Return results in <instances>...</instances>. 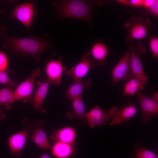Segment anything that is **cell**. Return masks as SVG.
<instances>
[{
	"instance_id": "1",
	"label": "cell",
	"mask_w": 158,
	"mask_h": 158,
	"mask_svg": "<svg viewBox=\"0 0 158 158\" xmlns=\"http://www.w3.org/2000/svg\"><path fill=\"white\" fill-rule=\"evenodd\" d=\"M6 30L5 27L0 28V37L4 41L2 47L15 55L30 56L38 62L42 54L51 46L50 41L46 37L32 36L13 37L5 34Z\"/></svg>"
},
{
	"instance_id": "2",
	"label": "cell",
	"mask_w": 158,
	"mask_h": 158,
	"mask_svg": "<svg viewBox=\"0 0 158 158\" xmlns=\"http://www.w3.org/2000/svg\"><path fill=\"white\" fill-rule=\"evenodd\" d=\"M104 3L103 0H65L54 1L52 4L58 19H79L86 21L91 27L93 23L92 14L94 9L103 6Z\"/></svg>"
},
{
	"instance_id": "3",
	"label": "cell",
	"mask_w": 158,
	"mask_h": 158,
	"mask_svg": "<svg viewBox=\"0 0 158 158\" xmlns=\"http://www.w3.org/2000/svg\"><path fill=\"white\" fill-rule=\"evenodd\" d=\"M124 27L127 29L125 40L128 44L147 37L152 28L150 20L143 12L131 17L125 23Z\"/></svg>"
},
{
	"instance_id": "4",
	"label": "cell",
	"mask_w": 158,
	"mask_h": 158,
	"mask_svg": "<svg viewBox=\"0 0 158 158\" xmlns=\"http://www.w3.org/2000/svg\"><path fill=\"white\" fill-rule=\"evenodd\" d=\"M40 69L37 68L32 71L30 76L19 84L13 91L12 103L23 100L24 103H32V96L36 79L40 75Z\"/></svg>"
},
{
	"instance_id": "5",
	"label": "cell",
	"mask_w": 158,
	"mask_h": 158,
	"mask_svg": "<svg viewBox=\"0 0 158 158\" xmlns=\"http://www.w3.org/2000/svg\"><path fill=\"white\" fill-rule=\"evenodd\" d=\"M111 75L112 86L121 80L127 82L134 77L132 71L130 52L128 49L113 68Z\"/></svg>"
},
{
	"instance_id": "6",
	"label": "cell",
	"mask_w": 158,
	"mask_h": 158,
	"mask_svg": "<svg viewBox=\"0 0 158 158\" xmlns=\"http://www.w3.org/2000/svg\"><path fill=\"white\" fill-rule=\"evenodd\" d=\"M23 121L25 125L24 129L11 135L8 140V145L11 152V156L21 157V152L26 143L32 121L27 118L24 119Z\"/></svg>"
},
{
	"instance_id": "7",
	"label": "cell",
	"mask_w": 158,
	"mask_h": 158,
	"mask_svg": "<svg viewBox=\"0 0 158 158\" xmlns=\"http://www.w3.org/2000/svg\"><path fill=\"white\" fill-rule=\"evenodd\" d=\"M109 112L110 114L111 121L109 125L113 126L128 121L134 117L137 113V109L133 103L129 102L119 109L116 106H113Z\"/></svg>"
},
{
	"instance_id": "8",
	"label": "cell",
	"mask_w": 158,
	"mask_h": 158,
	"mask_svg": "<svg viewBox=\"0 0 158 158\" xmlns=\"http://www.w3.org/2000/svg\"><path fill=\"white\" fill-rule=\"evenodd\" d=\"M46 124V122L42 120L32 122L30 130L31 134L29 139L42 150L51 149V147L44 130Z\"/></svg>"
},
{
	"instance_id": "9",
	"label": "cell",
	"mask_w": 158,
	"mask_h": 158,
	"mask_svg": "<svg viewBox=\"0 0 158 158\" xmlns=\"http://www.w3.org/2000/svg\"><path fill=\"white\" fill-rule=\"evenodd\" d=\"M96 63L90 55L89 51L87 52L82 57L80 61L69 70L66 71V74L72 78L73 81L83 79L91 69L94 68Z\"/></svg>"
},
{
	"instance_id": "10",
	"label": "cell",
	"mask_w": 158,
	"mask_h": 158,
	"mask_svg": "<svg viewBox=\"0 0 158 158\" xmlns=\"http://www.w3.org/2000/svg\"><path fill=\"white\" fill-rule=\"evenodd\" d=\"M139 105L141 109V112L143 118L142 122L147 124L151 120L152 118L158 113V102L153 99L151 96L145 95L141 92L137 94Z\"/></svg>"
},
{
	"instance_id": "11",
	"label": "cell",
	"mask_w": 158,
	"mask_h": 158,
	"mask_svg": "<svg viewBox=\"0 0 158 158\" xmlns=\"http://www.w3.org/2000/svg\"><path fill=\"white\" fill-rule=\"evenodd\" d=\"M34 11V6L32 3L21 4L16 6L9 18L17 19L28 29L32 23Z\"/></svg>"
},
{
	"instance_id": "12",
	"label": "cell",
	"mask_w": 158,
	"mask_h": 158,
	"mask_svg": "<svg viewBox=\"0 0 158 158\" xmlns=\"http://www.w3.org/2000/svg\"><path fill=\"white\" fill-rule=\"evenodd\" d=\"M131 65L133 76L144 74V71L141 57L146 51L145 47L141 43L136 44H129Z\"/></svg>"
},
{
	"instance_id": "13",
	"label": "cell",
	"mask_w": 158,
	"mask_h": 158,
	"mask_svg": "<svg viewBox=\"0 0 158 158\" xmlns=\"http://www.w3.org/2000/svg\"><path fill=\"white\" fill-rule=\"evenodd\" d=\"M66 69L63 66L61 56L56 60L48 61L46 64L45 73L46 78L50 84L59 85L61 82L63 71Z\"/></svg>"
},
{
	"instance_id": "14",
	"label": "cell",
	"mask_w": 158,
	"mask_h": 158,
	"mask_svg": "<svg viewBox=\"0 0 158 158\" xmlns=\"http://www.w3.org/2000/svg\"><path fill=\"white\" fill-rule=\"evenodd\" d=\"M86 122L91 128L102 126L110 120L109 111L101 109L98 105L86 112Z\"/></svg>"
},
{
	"instance_id": "15",
	"label": "cell",
	"mask_w": 158,
	"mask_h": 158,
	"mask_svg": "<svg viewBox=\"0 0 158 158\" xmlns=\"http://www.w3.org/2000/svg\"><path fill=\"white\" fill-rule=\"evenodd\" d=\"M50 83L46 77L41 82L36 84L37 89L33 97V110L34 111L45 113L46 110L42 107L44 100L48 93Z\"/></svg>"
},
{
	"instance_id": "16",
	"label": "cell",
	"mask_w": 158,
	"mask_h": 158,
	"mask_svg": "<svg viewBox=\"0 0 158 158\" xmlns=\"http://www.w3.org/2000/svg\"><path fill=\"white\" fill-rule=\"evenodd\" d=\"M110 50V48L100 40L97 39L92 45L89 52L96 65L102 66L107 64V58Z\"/></svg>"
},
{
	"instance_id": "17",
	"label": "cell",
	"mask_w": 158,
	"mask_h": 158,
	"mask_svg": "<svg viewBox=\"0 0 158 158\" xmlns=\"http://www.w3.org/2000/svg\"><path fill=\"white\" fill-rule=\"evenodd\" d=\"M147 79V76L144 74L134 76L124 85L122 95L132 96L141 92L144 89Z\"/></svg>"
},
{
	"instance_id": "18",
	"label": "cell",
	"mask_w": 158,
	"mask_h": 158,
	"mask_svg": "<svg viewBox=\"0 0 158 158\" xmlns=\"http://www.w3.org/2000/svg\"><path fill=\"white\" fill-rule=\"evenodd\" d=\"M72 110L67 111L65 114L66 117L69 120H76L80 123L86 122V113L82 96L71 100Z\"/></svg>"
},
{
	"instance_id": "19",
	"label": "cell",
	"mask_w": 158,
	"mask_h": 158,
	"mask_svg": "<svg viewBox=\"0 0 158 158\" xmlns=\"http://www.w3.org/2000/svg\"><path fill=\"white\" fill-rule=\"evenodd\" d=\"M76 136L77 133L74 128L66 126L54 130L51 138L54 142H60L75 145Z\"/></svg>"
},
{
	"instance_id": "20",
	"label": "cell",
	"mask_w": 158,
	"mask_h": 158,
	"mask_svg": "<svg viewBox=\"0 0 158 158\" xmlns=\"http://www.w3.org/2000/svg\"><path fill=\"white\" fill-rule=\"evenodd\" d=\"M91 80L83 79L73 81L68 87L65 93V97L71 100L82 96L83 91L89 89L91 85Z\"/></svg>"
},
{
	"instance_id": "21",
	"label": "cell",
	"mask_w": 158,
	"mask_h": 158,
	"mask_svg": "<svg viewBox=\"0 0 158 158\" xmlns=\"http://www.w3.org/2000/svg\"><path fill=\"white\" fill-rule=\"evenodd\" d=\"M51 149L52 155L56 158L73 157L77 151L75 145L60 142H54Z\"/></svg>"
},
{
	"instance_id": "22",
	"label": "cell",
	"mask_w": 158,
	"mask_h": 158,
	"mask_svg": "<svg viewBox=\"0 0 158 158\" xmlns=\"http://www.w3.org/2000/svg\"><path fill=\"white\" fill-rule=\"evenodd\" d=\"M135 155L130 158H158V155L153 152L145 148L140 142H136L132 148Z\"/></svg>"
},
{
	"instance_id": "23",
	"label": "cell",
	"mask_w": 158,
	"mask_h": 158,
	"mask_svg": "<svg viewBox=\"0 0 158 158\" xmlns=\"http://www.w3.org/2000/svg\"><path fill=\"white\" fill-rule=\"evenodd\" d=\"M13 91L12 87H2L0 89V105L7 109H10L12 106Z\"/></svg>"
},
{
	"instance_id": "24",
	"label": "cell",
	"mask_w": 158,
	"mask_h": 158,
	"mask_svg": "<svg viewBox=\"0 0 158 158\" xmlns=\"http://www.w3.org/2000/svg\"><path fill=\"white\" fill-rule=\"evenodd\" d=\"M8 68L0 71V84L14 87L16 85V83L13 80L11 79L9 77Z\"/></svg>"
},
{
	"instance_id": "25",
	"label": "cell",
	"mask_w": 158,
	"mask_h": 158,
	"mask_svg": "<svg viewBox=\"0 0 158 158\" xmlns=\"http://www.w3.org/2000/svg\"><path fill=\"white\" fill-rule=\"evenodd\" d=\"M149 40L150 49L152 56L156 59L158 58V38L157 37H147Z\"/></svg>"
},
{
	"instance_id": "26",
	"label": "cell",
	"mask_w": 158,
	"mask_h": 158,
	"mask_svg": "<svg viewBox=\"0 0 158 158\" xmlns=\"http://www.w3.org/2000/svg\"><path fill=\"white\" fill-rule=\"evenodd\" d=\"M116 1L123 5L136 8L142 6L143 0H117Z\"/></svg>"
},
{
	"instance_id": "27",
	"label": "cell",
	"mask_w": 158,
	"mask_h": 158,
	"mask_svg": "<svg viewBox=\"0 0 158 158\" xmlns=\"http://www.w3.org/2000/svg\"><path fill=\"white\" fill-rule=\"evenodd\" d=\"M143 12L155 17L158 16V1L154 0V3L147 8L144 9Z\"/></svg>"
},
{
	"instance_id": "28",
	"label": "cell",
	"mask_w": 158,
	"mask_h": 158,
	"mask_svg": "<svg viewBox=\"0 0 158 158\" xmlns=\"http://www.w3.org/2000/svg\"><path fill=\"white\" fill-rule=\"evenodd\" d=\"M8 61L6 55L0 51V71L5 70L8 68Z\"/></svg>"
},
{
	"instance_id": "29",
	"label": "cell",
	"mask_w": 158,
	"mask_h": 158,
	"mask_svg": "<svg viewBox=\"0 0 158 158\" xmlns=\"http://www.w3.org/2000/svg\"><path fill=\"white\" fill-rule=\"evenodd\" d=\"M6 116V114L3 111V108L0 107V121L4 119Z\"/></svg>"
},
{
	"instance_id": "30",
	"label": "cell",
	"mask_w": 158,
	"mask_h": 158,
	"mask_svg": "<svg viewBox=\"0 0 158 158\" xmlns=\"http://www.w3.org/2000/svg\"><path fill=\"white\" fill-rule=\"evenodd\" d=\"M151 98L154 100L158 102V92H154Z\"/></svg>"
},
{
	"instance_id": "31",
	"label": "cell",
	"mask_w": 158,
	"mask_h": 158,
	"mask_svg": "<svg viewBox=\"0 0 158 158\" xmlns=\"http://www.w3.org/2000/svg\"><path fill=\"white\" fill-rule=\"evenodd\" d=\"M39 158H51L50 156L45 152H44Z\"/></svg>"
},
{
	"instance_id": "32",
	"label": "cell",
	"mask_w": 158,
	"mask_h": 158,
	"mask_svg": "<svg viewBox=\"0 0 158 158\" xmlns=\"http://www.w3.org/2000/svg\"><path fill=\"white\" fill-rule=\"evenodd\" d=\"M4 13V10L0 8V14H3Z\"/></svg>"
},
{
	"instance_id": "33",
	"label": "cell",
	"mask_w": 158,
	"mask_h": 158,
	"mask_svg": "<svg viewBox=\"0 0 158 158\" xmlns=\"http://www.w3.org/2000/svg\"><path fill=\"white\" fill-rule=\"evenodd\" d=\"M1 27V26H0V28Z\"/></svg>"
}]
</instances>
